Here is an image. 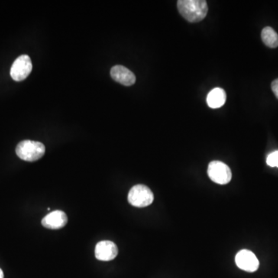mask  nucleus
Segmentation results:
<instances>
[{
	"instance_id": "ddd939ff",
	"label": "nucleus",
	"mask_w": 278,
	"mask_h": 278,
	"mask_svg": "<svg viewBox=\"0 0 278 278\" xmlns=\"http://www.w3.org/2000/svg\"><path fill=\"white\" fill-rule=\"evenodd\" d=\"M271 89L275 96H276V98L278 99V78L277 79L274 80V81L272 82Z\"/></svg>"
},
{
	"instance_id": "0eeeda50",
	"label": "nucleus",
	"mask_w": 278,
	"mask_h": 278,
	"mask_svg": "<svg viewBox=\"0 0 278 278\" xmlns=\"http://www.w3.org/2000/svg\"><path fill=\"white\" fill-rule=\"evenodd\" d=\"M118 254V249L115 243L109 240L99 242L95 247V257L101 261L114 260Z\"/></svg>"
},
{
	"instance_id": "39448f33",
	"label": "nucleus",
	"mask_w": 278,
	"mask_h": 278,
	"mask_svg": "<svg viewBox=\"0 0 278 278\" xmlns=\"http://www.w3.org/2000/svg\"><path fill=\"white\" fill-rule=\"evenodd\" d=\"M33 69L31 59L28 55H22L16 59L10 70V76L14 81L25 80L31 73Z\"/></svg>"
},
{
	"instance_id": "20e7f679",
	"label": "nucleus",
	"mask_w": 278,
	"mask_h": 278,
	"mask_svg": "<svg viewBox=\"0 0 278 278\" xmlns=\"http://www.w3.org/2000/svg\"><path fill=\"white\" fill-rule=\"evenodd\" d=\"M208 176L213 182L220 185H226L231 181L232 172L224 162L213 161L208 166Z\"/></svg>"
},
{
	"instance_id": "9b49d317",
	"label": "nucleus",
	"mask_w": 278,
	"mask_h": 278,
	"mask_svg": "<svg viewBox=\"0 0 278 278\" xmlns=\"http://www.w3.org/2000/svg\"><path fill=\"white\" fill-rule=\"evenodd\" d=\"M261 38L263 43L270 48H276L278 46V34L273 28L266 27L261 32Z\"/></svg>"
},
{
	"instance_id": "f257e3e1",
	"label": "nucleus",
	"mask_w": 278,
	"mask_h": 278,
	"mask_svg": "<svg viewBox=\"0 0 278 278\" xmlns=\"http://www.w3.org/2000/svg\"><path fill=\"white\" fill-rule=\"evenodd\" d=\"M177 7L182 17L190 23L202 21L208 14V5L205 0H179Z\"/></svg>"
},
{
	"instance_id": "f8f14e48",
	"label": "nucleus",
	"mask_w": 278,
	"mask_h": 278,
	"mask_svg": "<svg viewBox=\"0 0 278 278\" xmlns=\"http://www.w3.org/2000/svg\"><path fill=\"white\" fill-rule=\"evenodd\" d=\"M266 163L270 167H278V151H275L267 156Z\"/></svg>"
},
{
	"instance_id": "4468645a",
	"label": "nucleus",
	"mask_w": 278,
	"mask_h": 278,
	"mask_svg": "<svg viewBox=\"0 0 278 278\" xmlns=\"http://www.w3.org/2000/svg\"><path fill=\"white\" fill-rule=\"evenodd\" d=\"M0 278H4V272L0 269Z\"/></svg>"
},
{
	"instance_id": "1a4fd4ad",
	"label": "nucleus",
	"mask_w": 278,
	"mask_h": 278,
	"mask_svg": "<svg viewBox=\"0 0 278 278\" xmlns=\"http://www.w3.org/2000/svg\"><path fill=\"white\" fill-rule=\"evenodd\" d=\"M68 218L66 214L61 211H56L46 215L42 220V225L50 230H59L66 225Z\"/></svg>"
},
{
	"instance_id": "7ed1b4c3",
	"label": "nucleus",
	"mask_w": 278,
	"mask_h": 278,
	"mask_svg": "<svg viewBox=\"0 0 278 278\" xmlns=\"http://www.w3.org/2000/svg\"><path fill=\"white\" fill-rule=\"evenodd\" d=\"M127 199L133 206L143 208L153 203L154 201V195L148 186L138 184L130 189Z\"/></svg>"
},
{
	"instance_id": "423d86ee",
	"label": "nucleus",
	"mask_w": 278,
	"mask_h": 278,
	"mask_svg": "<svg viewBox=\"0 0 278 278\" xmlns=\"http://www.w3.org/2000/svg\"><path fill=\"white\" fill-rule=\"evenodd\" d=\"M235 261L239 268L250 273L256 271L260 264L254 253L247 250L239 251L236 256Z\"/></svg>"
},
{
	"instance_id": "f03ea898",
	"label": "nucleus",
	"mask_w": 278,
	"mask_h": 278,
	"mask_svg": "<svg viewBox=\"0 0 278 278\" xmlns=\"http://www.w3.org/2000/svg\"><path fill=\"white\" fill-rule=\"evenodd\" d=\"M44 145L39 142L24 140L17 145L16 153L22 160L35 162L41 159L45 154Z\"/></svg>"
},
{
	"instance_id": "9d476101",
	"label": "nucleus",
	"mask_w": 278,
	"mask_h": 278,
	"mask_svg": "<svg viewBox=\"0 0 278 278\" xmlns=\"http://www.w3.org/2000/svg\"><path fill=\"white\" fill-rule=\"evenodd\" d=\"M227 94L222 88H217L208 93L206 101L208 106L211 108H219L225 104Z\"/></svg>"
},
{
	"instance_id": "6e6552de",
	"label": "nucleus",
	"mask_w": 278,
	"mask_h": 278,
	"mask_svg": "<svg viewBox=\"0 0 278 278\" xmlns=\"http://www.w3.org/2000/svg\"><path fill=\"white\" fill-rule=\"evenodd\" d=\"M111 76L116 82L124 86H131L136 81L135 75L130 70L121 65H116L111 68Z\"/></svg>"
}]
</instances>
